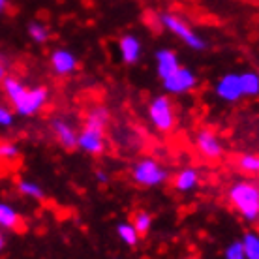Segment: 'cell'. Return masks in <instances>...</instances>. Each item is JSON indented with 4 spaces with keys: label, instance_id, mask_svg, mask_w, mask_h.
Here are the masks:
<instances>
[{
    "label": "cell",
    "instance_id": "cell-1",
    "mask_svg": "<svg viewBox=\"0 0 259 259\" xmlns=\"http://www.w3.org/2000/svg\"><path fill=\"white\" fill-rule=\"evenodd\" d=\"M229 201L237 212L248 222H255L259 216V186L255 181L244 179L229 188Z\"/></svg>",
    "mask_w": 259,
    "mask_h": 259
},
{
    "label": "cell",
    "instance_id": "cell-2",
    "mask_svg": "<svg viewBox=\"0 0 259 259\" xmlns=\"http://www.w3.org/2000/svg\"><path fill=\"white\" fill-rule=\"evenodd\" d=\"M49 96H51V92H49L47 87H32V89L25 87L10 102H12L13 109H15L17 115H21V117H32L39 109L46 107V104L49 102Z\"/></svg>",
    "mask_w": 259,
    "mask_h": 259
},
{
    "label": "cell",
    "instance_id": "cell-3",
    "mask_svg": "<svg viewBox=\"0 0 259 259\" xmlns=\"http://www.w3.org/2000/svg\"><path fill=\"white\" fill-rule=\"evenodd\" d=\"M132 179L136 184L145 188H154L160 186L169 179L167 169L154 158H141L139 162L132 167Z\"/></svg>",
    "mask_w": 259,
    "mask_h": 259
},
{
    "label": "cell",
    "instance_id": "cell-4",
    "mask_svg": "<svg viewBox=\"0 0 259 259\" xmlns=\"http://www.w3.org/2000/svg\"><path fill=\"white\" fill-rule=\"evenodd\" d=\"M162 25L167 28L169 32H173L179 39H182L190 49H195V51H203L207 47V41L201 38L199 34L195 32L190 25H186V21H182L179 15H173V13H163L162 15Z\"/></svg>",
    "mask_w": 259,
    "mask_h": 259
},
{
    "label": "cell",
    "instance_id": "cell-5",
    "mask_svg": "<svg viewBox=\"0 0 259 259\" xmlns=\"http://www.w3.org/2000/svg\"><path fill=\"white\" fill-rule=\"evenodd\" d=\"M149 118L154 124L156 130L160 132H171L175 126V113H173V104L167 96L154 98L149 105Z\"/></svg>",
    "mask_w": 259,
    "mask_h": 259
},
{
    "label": "cell",
    "instance_id": "cell-6",
    "mask_svg": "<svg viewBox=\"0 0 259 259\" xmlns=\"http://www.w3.org/2000/svg\"><path fill=\"white\" fill-rule=\"evenodd\" d=\"M162 81L165 92H169V94H184V92H190L195 89L197 75L192 70H188V68L179 66L169 77L162 79Z\"/></svg>",
    "mask_w": 259,
    "mask_h": 259
},
{
    "label": "cell",
    "instance_id": "cell-7",
    "mask_svg": "<svg viewBox=\"0 0 259 259\" xmlns=\"http://www.w3.org/2000/svg\"><path fill=\"white\" fill-rule=\"evenodd\" d=\"M195 145L197 150L203 158H207L210 162H216L224 156V145H222L220 137L214 134L212 130H201L195 136Z\"/></svg>",
    "mask_w": 259,
    "mask_h": 259
},
{
    "label": "cell",
    "instance_id": "cell-8",
    "mask_svg": "<svg viewBox=\"0 0 259 259\" xmlns=\"http://www.w3.org/2000/svg\"><path fill=\"white\" fill-rule=\"evenodd\" d=\"M77 149L84 150L91 156L104 154L105 150V132L94 128H84L81 134H77Z\"/></svg>",
    "mask_w": 259,
    "mask_h": 259
},
{
    "label": "cell",
    "instance_id": "cell-9",
    "mask_svg": "<svg viewBox=\"0 0 259 259\" xmlns=\"http://www.w3.org/2000/svg\"><path fill=\"white\" fill-rule=\"evenodd\" d=\"M216 96L224 100V102H239L240 98H244L242 94V84H240V73H227L218 81L216 84Z\"/></svg>",
    "mask_w": 259,
    "mask_h": 259
},
{
    "label": "cell",
    "instance_id": "cell-10",
    "mask_svg": "<svg viewBox=\"0 0 259 259\" xmlns=\"http://www.w3.org/2000/svg\"><path fill=\"white\" fill-rule=\"evenodd\" d=\"M51 130L62 149L66 150L77 149V132L73 130V126L68 120H64V118H53Z\"/></svg>",
    "mask_w": 259,
    "mask_h": 259
},
{
    "label": "cell",
    "instance_id": "cell-11",
    "mask_svg": "<svg viewBox=\"0 0 259 259\" xmlns=\"http://www.w3.org/2000/svg\"><path fill=\"white\" fill-rule=\"evenodd\" d=\"M77 59L68 49H57L51 53V68L57 75H70L77 70Z\"/></svg>",
    "mask_w": 259,
    "mask_h": 259
},
{
    "label": "cell",
    "instance_id": "cell-12",
    "mask_svg": "<svg viewBox=\"0 0 259 259\" xmlns=\"http://www.w3.org/2000/svg\"><path fill=\"white\" fill-rule=\"evenodd\" d=\"M118 49H120V57L126 64H136L141 59V41L134 34H126L118 41Z\"/></svg>",
    "mask_w": 259,
    "mask_h": 259
},
{
    "label": "cell",
    "instance_id": "cell-13",
    "mask_svg": "<svg viewBox=\"0 0 259 259\" xmlns=\"http://www.w3.org/2000/svg\"><path fill=\"white\" fill-rule=\"evenodd\" d=\"M179 66L181 64H179V57H177L175 51H171V49H160V51L156 53V71H158L160 79L169 77Z\"/></svg>",
    "mask_w": 259,
    "mask_h": 259
},
{
    "label": "cell",
    "instance_id": "cell-14",
    "mask_svg": "<svg viewBox=\"0 0 259 259\" xmlns=\"http://www.w3.org/2000/svg\"><path fill=\"white\" fill-rule=\"evenodd\" d=\"M109 122H111V113L104 105L92 107V109L87 113V117H84V128H94V130L105 132V128H107Z\"/></svg>",
    "mask_w": 259,
    "mask_h": 259
},
{
    "label": "cell",
    "instance_id": "cell-15",
    "mask_svg": "<svg viewBox=\"0 0 259 259\" xmlns=\"http://www.w3.org/2000/svg\"><path fill=\"white\" fill-rule=\"evenodd\" d=\"M23 220L21 214L8 203H0V229H10V231H21Z\"/></svg>",
    "mask_w": 259,
    "mask_h": 259
},
{
    "label": "cell",
    "instance_id": "cell-16",
    "mask_svg": "<svg viewBox=\"0 0 259 259\" xmlns=\"http://www.w3.org/2000/svg\"><path fill=\"white\" fill-rule=\"evenodd\" d=\"M199 184V173L195 171L194 167H186L179 171L175 177V181H173V186H175L179 192L182 194H186V192H192Z\"/></svg>",
    "mask_w": 259,
    "mask_h": 259
},
{
    "label": "cell",
    "instance_id": "cell-17",
    "mask_svg": "<svg viewBox=\"0 0 259 259\" xmlns=\"http://www.w3.org/2000/svg\"><path fill=\"white\" fill-rule=\"evenodd\" d=\"M240 244H242V250H244L246 259H259V237L255 231L244 233Z\"/></svg>",
    "mask_w": 259,
    "mask_h": 259
},
{
    "label": "cell",
    "instance_id": "cell-18",
    "mask_svg": "<svg viewBox=\"0 0 259 259\" xmlns=\"http://www.w3.org/2000/svg\"><path fill=\"white\" fill-rule=\"evenodd\" d=\"M240 84L244 96H257L259 94V77L255 71H244L240 73Z\"/></svg>",
    "mask_w": 259,
    "mask_h": 259
},
{
    "label": "cell",
    "instance_id": "cell-19",
    "mask_svg": "<svg viewBox=\"0 0 259 259\" xmlns=\"http://www.w3.org/2000/svg\"><path fill=\"white\" fill-rule=\"evenodd\" d=\"M117 233H118V239L122 240L124 244H128V246H136L137 240H139L136 227L132 226L130 222H120L117 226Z\"/></svg>",
    "mask_w": 259,
    "mask_h": 259
},
{
    "label": "cell",
    "instance_id": "cell-20",
    "mask_svg": "<svg viewBox=\"0 0 259 259\" xmlns=\"http://www.w3.org/2000/svg\"><path fill=\"white\" fill-rule=\"evenodd\" d=\"M132 226L136 227V231L139 237H145V235L150 231V227H152V216H150L147 210H137V212L134 214Z\"/></svg>",
    "mask_w": 259,
    "mask_h": 259
},
{
    "label": "cell",
    "instance_id": "cell-21",
    "mask_svg": "<svg viewBox=\"0 0 259 259\" xmlns=\"http://www.w3.org/2000/svg\"><path fill=\"white\" fill-rule=\"evenodd\" d=\"M17 188H19L21 194L26 195V197H30V199L41 201L44 197H46V192H44V188L39 186L38 182H32V181H19V184H17Z\"/></svg>",
    "mask_w": 259,
    "mask_h": 259
},
{
    "label": "cell",
    "instance_id": "cell-22",
    "mask_svg": "<svg viewBox=\"0 0 259 259\" xmlns=\"http://www.w3.org/2000/svg\"><path fill=\"white\" fill-rule=\"evenodd\" d=\"M237 167L246 175H257L259 173V158L255 154H242L237 160Z\"/></svg>",
    "mask_w": 259,
    "mask_h": 259
},
{
    "label": "cell",
    "instance_id": "cell-23",
    "mask_svg": "<svg viewBox=\"0 0 259 259\" xmlns=\"http://www.w3.org/2000/svg\"><path fill=\"white\" fill-rule=\"evenodd\" d=\"M28 36H30L36 44H47L49 38H51V32H49L41 23H36V21H34V23L28 25Z\"/></svg>",
    "mask_w": 259,
    "mask_h": 259
},
{
    "label": "cell",
    "instance_id": "cell-24",
    "mask_svg": "<svg viewBox=\"0 0 259 259\" xmlns=\"http://www.w3.org/2000/svg\"><path fill=\"white\" fill-rule=\"evenodd\" d=\"M19 147L15 143L10 141H0V160L2 162H13L19 158Z\"/></svg>",
    "mask_w": 259,
    "mask_h": 259
},
{
    "label": "cell",
    "instance_id": "cell-25",
    "mask_svg": "<svg viewBox=\"0 0 259 259\" xmlns=\"http://www.w3.org/2000/svg\"><path fill=\"white\" fill-rule=\"evenodd\" d=\"M224 257H226V259H246V255H244V250H242V244H240V240H235V242H231V244L226 248Z\"/></svg>",
    "mask_w": 259,
    "mask_h": 259
},
{
    "label": "cell",
    "instance_id": "cell-26",
    "mask_svg": "<svg viewBox=\"0 0 259 259\" xmlns=\"http://www.w3.org/2000/svg\"><path fill=\"white\" fill-rule=\"evenodd\" d=\"M13 124V113L8 107L0 105V126H12Z\"/></svg>",
    "mask_w": 259,
    "mask_h": 259
},
{
    "label": "cell",
    "instance_id": "cell-27",
    "mask_svg": "<svg viewBox=\"0 0 259 259\" xmlns=\"http://www.w3.org/2000/svg\"><path fill=\"white\" fill-rule=\"evenodd\" d=\"M8 75V71H6V60L0 57V83H2V79Z\"/></svg>",
    "mask_w": 259,
    "mask_h": 259
},
{
    "label": "cell",
    "instance_id": "cell-28",
    "mask_svg": "<svg viewBox=\"0 0 259 259\" xmlns=\"http://www.w3.org/2000/svg\"><path fill=\"white\" fill-rule=\"evenodd\" d=\"M96 179L100 182H109V175H107L105 171H102V169H100V171H96Z\"/></svg>",
    "mask_w": 259,
    "mask_h": 259
},
{
    "label": "cell",
    "instance_id": "cell-29",
    "mask_svg": "<svg viewBox=\"0 0 259 259\" xmlns=\"http://www.w3.org/2000/svg\"><path fill=\"white\" fill-rule=\"evenodd\" d=\"M4 248H6V237H4V233L0 231V252H2Z\"/></svg>",
    "mask_w": 259,
    "mask_h": 259
},
{
    "label": "cell",
    "instance_id": "cell-30",
    "mask_svg": "<svg viewBox=\"0 0 259 259\" xmlns=\"http://www.w3.org/2000/svg\"><path fill=\"white\" fill-rule=\"evenodd\" d=\"M6 8H8V0H0V13L4 12Z\"/></svg>",
    "mask_w": 259,
    "mask_h": 259
}]
</instances>
